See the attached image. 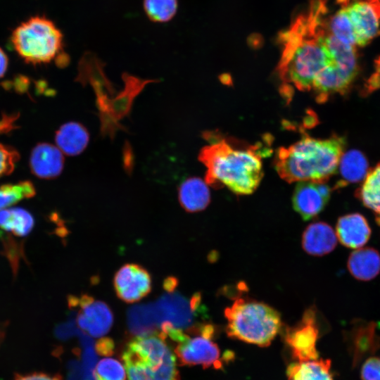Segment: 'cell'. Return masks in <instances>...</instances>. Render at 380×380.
Here are the masks:
<instances>
[{"label":"cell","mask_w":380,"mask_h":380,"mask_svg":"<svg viewBox=\"0 0 380 380\" xmlns=\"http://www.w3.org/2000/svg\"><path fill=\"white\" fill-rule=\"evenodd\" d=\"M324 30L316 37L303 39L291 58L278 64L281 80V94L291 99L294 88L301 91H311L317 76L336 60L324 42Z\"/></svg>","instance_id":"cell-4"},{"label":"cell","mask_w":380,"mask_h":380,"mask_svg":"<svg viewBox=\"0 0 380 380\" xmlns=\"http://www.w3.org/2000/svg\"><path fill=\"white\" fill-rule=\"evenodd\" d=\"M353 340V365H356L367 354L374 353L378 346L372 325L366 327V331H358Z\"/></svg>","instance_id":"cell-29"},{"label":"cell","mask_w":380,"mask_h":380,"mask_svg":"<svg viewBox=\"0 0 380 380\" xmlns=\"http://www.w3.org/2000/svg\"><path fill=\"white\" fill-rule=\"evenodd\" d=\"M216 332L213 324L201 323L193 333H186L174 350L179 364L222 369L225 357H221L220 350L214 342Z\"/></svg>","instance_id":"cell-6"},{"label":"cell","mask_w":380,"mask_h":380,"mask_svg":"<svg viewBox=\"0 0 380 380\" xmlns=\"http://www.w3.org/2000/svg\"><path fill=\"white\" fill-rule=\"evenodd\" d=\"M64 158L62 151L49 143H39L31 151L30 167L41 179H53L62 172Z\"/></svg>","instance_id":"cell-14"},{"label":"cell","mask_w":380,"mask_h":380,"mask_svg":"<svg viewBox=\"0 0 380 380\" xmlns=\"http://www.w3.org/2000/svg\"><path fill=\"white\" fill-rule=\"evenodd\" d=\"M349 18L357 46L380 35V0H338Z\"/></svg>","instance_id":"cell-9"},{"label":"cell","mask_w":380,"mask_h":380,"mask_svg":"<svg viewBox=\"0 0 380 380\" xmlns=\"http://www.w3.org/2000/svg\"><path fill=\"white\" fill-rule=\"evenodd\" d=\"M348 268L356 279L371 280L380 272V255L372 248L357 249L348 258Z\"/></svg>","instance_id":"cell-19"},{"label":"cell","mask_w":380,"mask_h":380,"mask_svg":"<svg viewBox=\"0 0 380 380\" xmlns=\"http://www.w3.org/2000/svg\"><path fill=\"white\" fill-rule=\"evenodd\" d=\"M34 220L32 214L21 208L0 210V229L16 236H27L32 230Z\"/></svg>","instance_id":"cell-23"},{"label":"cell","mask_w":380,"mask_h":380,"mask_svg":"<svg viewBox=\"0 0 380 380\" xmlns=\"http://www.w3.org/2000/svg\"><path fill=\"white\" fill-rule=\"evenodd\" d=\"M283 332L284 342L295 360L305 362L318 358L316 344L319 330L315 308L305 310L300 320L292 327H286Z\"/></svg>","instance_id":"cell-8"},{"label":"cell","mask_w":380,"mask_h":380,"mask_svg":"<svg viewBox=\"0 0 380 380\" xmlns=\"http://www.w3.org/2000/svg\"><path fill=\"white\" fill-rule=\"evenodd\" d=\"M8 63V61L7 56L0 48V78L2 77L6 72Z\"/></svg>","instance_id":"cell-35"},{"label":"cell","mask_w":380,"mask_h":380,"mask_svg":"<svg viewBox=\"0 0 380 380\" xmlns=\"http://www.w3.org/2000/svg\"><path fill=\"white\" fill-rule=\"evenodd\" d=\"M203 137L210 144L201 148L198 160L206 167V184L215 189L227 186L238 195L252 194L263 177L262 158L270 152L267 146H244L210 132Z\"/></svg>","instance_id":"cell-1"},{"label":"cell","mask_w":380,"mask_h":380,"mask_svg":"<svg viewBox=\"0 0 380 380\" xmlns=\"http://www.w3.org/2000/svg\"><path fill=\"white\" fill-rule=\"evenodd\" d=\"M224 317L228 336L260 347L269 346L282 329L279 312L253 299L236 298L225 308Z\"/></svg>","instance_id":"cell-3"},{"label":"cell","mask_w":380,"mask_h":380,"mask_svg":"<svg viewBox=\"0 0 380 380\" xmlns=\"http://www.w3.org/2000/svg\"><path fill=\"white\" fill-rule=\"evenodd\" d=\"M362 380H380V358L372 357L368 358L361 369Z\"/></svg>","instance_id":"cell-31"},{"label":"cell","mask_w":380,"mask_h":380,"mask_svg":"<svg viewBox=\"0 0 380 380\" xmlns=\"http://www.w3.org/2000/svg\"><path fill=\"white\" fill-rule=\"evenodd\" d=\"M179 200L182 207L189 213L204 210L210 201L208 184L198 177L186 179L180 185Z\"/></svg>","instance_id":"cell-17"},{"label":"cell","mask_w":380,"mask_h":380,"mask_svg":"<svg viewBox=\"0 0 380 380\" xmlns=\"http://www.w3.org/2000/svg\"><path fill=\"white\" fill-rule=\"evenodd\" d=\"M355 196L366 207L380 216V163L368 171Z\"/></svg>","instance_id":"cell-24"},{"label":"cell","mask_w":380,"mask_h":380,"mask_svg":"<svg viewBox=\"0 0 380 380\" xmlns=\"http://www.w3.org/2000/svg\"><path fill=\"white\" fill-rule=\"evenodd\" d=\"M177 280L176 279V278L170 277L167 278L165 280L163 286H164V289L167 292H171V291H175V289L177 286Z\"/></svg>","instance_id":"cell-36"},{"label":"cell","mask_w":380,"mask_h":380,"mask_svg":"<svg viewBox=\"0 0 380 380\" xmlns=\"http://www.w3.org/2000/svg\"><path fill=\"white\" fill-rule=\"evenodd\" d=\"M331 192L330 187L324 183L299 182L292 196L293 208L303 220H309L323 210Z\"/></svg>","instance_id":"cell-13"},{"label":"cell","mask_w":380,"mask_h":380,"mask_svg":"<svg viewBox=\"0 0 380 380\" xmlns=\"http://www.w3.org/2000/svg\"><path fill=\"white\" fill-rule=\"evenodd\" d=\"M36 190L30 181H21L0 186V210L35 195Z\"/></svg>","instance_id":"cell-26"},{"label":"cell","mask_w":380,"mask_h":380,"mask_svg":"<svg viewBox=\"0 0 380 380\" xmlns=\"http://www.w3.org/2000/svg\"><path fill=\"white\" fill-rule=\"evenodd\" d=\"M70 308H77V324L88 335L100 338L106 334L113 323L110 308L103 301L87 294L68 298Z\"/></svg>","instance_id":"cell-10"},{"label":"cell","mask_w":380,"mask_h":380,"mask_svg":"<svg viewBox=\"0 0 380 380\" xmlns=\"http://www.w3.org/2000/svg\"><path fill=\"white\" fill-rule=\"evenodd\" d=\"M153 305L159 327L162 322H167L184 331L198 324L194 322L195 318L203 314L200 293L188 300L174 291L167 292Z\"/></svg>","instance_id":"cell-7"},{"label":"cell","mask_w":380,"mask_h":380,"mask_svg":"<svg viewBox=\"0 0 380 380\" xmlns=\"http://www.w3.org/2000/svg\"><path fill=\"white\" fill-rule=\"evenodd\" d=\"M144 8L151 21L165 23L176 14L177 0H144Z\"/></svg>","instance_id":"cell-28"},{"label":"cell","mask_w":380,"mask_h":380,"mask_svg":"<svg viewBox=\"0 0 380 380\" xmlns=\"http://www.w3.org/2000/svg\"><path fill=\"white\" fill-rule=\"evenodd\" d=\"M17 118V114L3 115L0 120V134L15 128ZM19 158V153L13 147L0 143V177L11 174Z\"/></svg>","instance_id":"cell-25"},{"label":"cell","mask_w":380,"mask_h":380,"mask_svg":"<svg viewBox=\"0 0 380 380\" xmlns=\"http://www.w3.org/2000/svg\"><path fill=\"white\" fill-rule=\"evenodd\" d=\"M338 167L341 180L336 184V188L364 179L369 171L366 157L357 150H350L343 153Z\"/></svg>","instance_id":"cell-20"},{"label":"cell","mask_w":380,"mask_h":380,"mask_svg":"<svg viewBox=\"0 0 380 380\" xmlns=\"http://www.w3.org/2000/svg\"><path fill=\"white\" fill-rule=\"evenodd\" d=\"M336 234L343 246L358 248L369 240L371 229L367 220L362 215L348 214L338 218Z\"/></svg>","instance_id":"cell-15"},{"label":"cell","mask_w":380,"mask_h":380,"mask_svg":"<svg viewBox=\"0 0 380 380\" xmlns=\"http://www.w3.org/2000/svg\"><path fill=\"white\" fill-rule=\"evenodd\" d=\"M346 147L343 137L317 139L303 134L289 147L277 150L274 165L280 177L289 183H325L338 169Z\"/></svg>","instance_id":"cell-2"},{"label":"cell","mask_w":380,"mask_h":380,"mask_svg":"<svg viewBox=\"0 0 380 380\" xmlns=\"http://www.w3.org/2000/svg\"><path fill=\"white\" fill-rule=\"evenodd\" d=\"M96 380H125L126 374L123 365L111 357L101 359L94 369Z\"/></svg>","instance_id":"cell-30"},{"label":"cell","mask_w":380,"mask_h":380,"mask_svg":"<svg viewBox=\"0 0 380 380\" xmlns=\"http://www.w3.org/2000/svg\"><path fill=\"white\" fill-rule=\"evenodd\" d=\"M127 324L130 332L136 336L156 334L159 329L153 304L139 305L129 308Z\"/></svg>","instance_id":"cell-22"},{"label":"cell","mask_w":380,"mask_h":380,"mask_svg":"<svg viewBox=\"0 0 380 380\" xmlns=\"http://www.w3.org/2000/svg\"><path fill=\"white\" fill-rule=\"evenodd\" d=\"M113 349V341L109 338H101L95 343V350L101 355H110Z\"/></svg>","instance_id":"cell-32"},{"label":"cell","mask_w":380,"mask_h":380,"mask_svg":"<svg viewBox=\"0 0 380 380\" xmlns=\"http://www.w3.org/2000/svg\"><path fill=\"white\" fill-rule=\"evenodd\" d=\"M337 243L336 232L326 222H316L309 224L302 235V246L308 254L322 256L331 252Z\"/></svg>","instance_id":"cell-16"},{"label":"cell","mask_w":380,"mask_h":380,"mask_svg":"<svg viewBox=\"0 0 380 380\" xmlns=\"http://www.w3.org/2000/svg\"><path fill=\"white\" fill-rule=\"evenodd\" d=\"M331 34L345 44L356 47L355 34L345 8H341L329 21Z\"/></svg>","instance_id":"cell-27"},{"label":"cell","mask_w":380,"mask_h":380,"mask_svg":"<svg viewBox=\"0 0 380 380\" xmlns=\"http://www.w3.org/2000/svg\"><path fill=\"white\" fill-rule=\"evenodd\" d=\"M248 44L253 49H258L262 45L263 39L260 34H253L249 36Z\"/></svg>","instance_id":"cell-34"},{"label":"cell","mask_w":380,"mask_h":380,"mask_svg":"<svg viewBox=\"0 0 380 380\" xmlns=\"http://www.w3.org/2000/svg\"><path fill=\"white\" fill-rule=\"evenodd\" d=\"M14 380H62V378L58 375L32 373L26 375H17Z\"/></svg>","instance_id":"cell-33"},{"label":"cell","mask_w":380,"mask_h":380,"mask_svg":"<svg viewBox=\"0 0 380 380\" xmlns=\"http://www.w3.org/2000/svg\"><path fill=\"white\" fill-rule=\"evenodd\" d=\"M113 285L118 297L125 303L141 300L151 290L148 272L137 264H126L115 273Z\"/></svg>","instance_id":"cell-12"},{"label":"cell","mask_w":380,"mask_h":380,"mask_svg":"<svg viewBox=\"0 0 380 380\" xmlns=\"http://www.w3.org/2000/svg\"><path fill=\"white\" fill-rule=\"evenodd\" d=\"M288 380H333L329 360L296 362L287 367Z\"/></svg>","instance_id":"cell-21"},{"label":"cell","mask_w":380,"mask_h":380,"mask_svg":"<svg viewBox=\"0 0 380 380\" xmlns=\"http://www.w3.org/2000/svg\"><path fill=\"white\" fill-rule=\"evenodd\" d=\"M376 221H377V222L380 224V216H378V217H376Z\"/></svg>","instance_id":"cell-37"},{"label":"cell","mask_w":380,"mask_h":380,"mask_svg":"<svg viewBox=\"0 0 380 380\" xmlns=\"http://www.w3.org/2000/svg\"><path fill=\"white\" fill-rule=\"evenodd\" d=\"M11 44L17 53L27 63L45 64L63 56V34L45 16H33L23 22L12 32Z\"/></svg>","instance_id":"cell-5"},{"label":"cell","mask_w":380,"mask_h":380,"mask_svg":"<svg viewBox=\"0 0 380 380\" xmlns=\"http://www.w3.org/2000/svg\"><path fill=\"white\" fill-rule=\"evenodd\" d=\"M123 356L132 358L153 372V380L156 371L164 364L176 360L165 339L158 333L137 336L127 344Z\"/></svg>","instance_id":"cell-11"},{"label":"cell","mask_w":380,"mask_h":380,"mask_svg":"<svg viewBox=\"0 0 380 380\" xmlns=\"http://www.w3.org/2000/svg\"><path fill=\"white\" fill-rule=\"evenodd\" d=\"M57 147L66 155L77 156L87 147L89 135L81 124L70 122L63 125L56 132Z\"/></svg>","instance_id":"cell-18"}]
</instances>
